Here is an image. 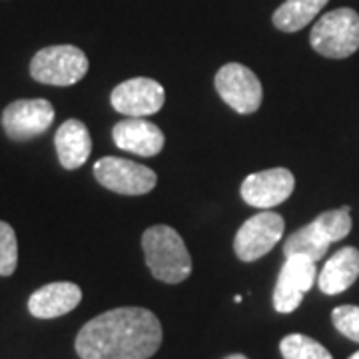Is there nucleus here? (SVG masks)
I'll return each mask as SVG.
<instances>
[{"label":"nucleus","instance_id":"obj_1","mask_svg":"<svg viewBox=\"0 0 359 359\" xmlns=\"http://www.w3.org/2000/svg\"><path fill=\"white\" fill-rule=\"evenodd\" d=\"M162 346V323L146 308H116L76 335L80 359H150Z\"/></svg>","mask_w":359,"mask_h":359},{"label":"nucleus","instance_id":"obj_2","mask_svg":"<svg viewBox=\"0 0 359 359\" xmlns=\"http://www.w3.org/2000/svg\"><path fill=\"white\" fill-rule=\"evenodd\" d=\"M146 264L156 280L182 283L192 273V257L182 236L170 226H152L142 236Z\"/></svg>","mask_w":359,"mask_h":359},{"label":"nucleus","instance_id":"obj_3","mask_svg":"<svg viewBox=\"0 0 359 359\" xmlns=\"http://www.w3.org/2000/svg\"><path fill=\"white\" fill-rule=\"evenodd\" d=\"M351 208L341 205L337 210H327L320 214L308 226L294 231L285 244H283V256H308L309 259L318 262L325 256L327 248L339 240H344L347 233L351 231Z\"/></svg>","mask_w":359,"mask_h":359},{"label":"nucleus","instance_id":"obj_4","mask_svg":"<svg viewBox=\"0 0 359 359\" xmlns=\"http://www.w3.org/2000/svg\"><path fill=\"white\" fill-rule=\"evenodd\" d=\"M311 48L325 56L341 60L359 48V14L353 8H337L323 14L311 28Z\"/></svg>","mask_w":359,"mask_h":359},{"label":"nucleus","instance_id":"obj_5","mask_svg":"<svg viewBox=\"0 0 359 359\" xmlns=\"http://www.w3.org/2000/svg\"><path fill=\"white\" fill-rule=\"evenodd\" d=\"M88 72V58L78 46L58 44L46 46L34 54L30 76L48 86H72Z\"/></svg>","mask_w":359,"mask_h":359},{"label":"nucleus","instance_id":"obj_6","mask_svg":"<svg viewBox=\"0 0 359 359\" xmlns=\"http://www.w3.org/2000/svg\"><path fill=\"white\" fill-rule=\"evenodd\" d=\"M94 176L106 190L124 196H142L152 192L158 184L154 170L116 156L100 158L94 164Z\"/></svg>","mask_w":359,"mask_h":359},{"label":"nucleus","instance_id":"obj_7","mask_svg":"<svg viewBox=\"0 0 359 359\" xmlns=\"http://www.w3.org/2000/svg\"><path fill=\"white\" fill-rule=\"evenodd\" d=\"M285 222L280 214L264 210L245 219L236 233L233 252L242 262H256L271 252V248L282 240Z\"/></svg>","mask_w":359,"mask_h":359},{"label":"nucleus","instance_id":"obj_8","mask_svg":"<svg viewBox=\"0 0 359 359\" xmlns=\"http://www.w3.org/2000/svg\"><path fill=\"white\" fill-rule=\"evenodd\" d=\"M318 280L316 262L308 256L295 254L285 257L280 269L278 282L273 287V308L278 313H292L302 306L304 295L308 294Z\"/></svg>","mask_w":359,"mask_h":359},{"label":"nucleus","instance_id":"obj_9","mask_svg":"<svg viewBox=\"0 0 359 359\" xmlns=\"http://www.w3.org/2000/svg\"><path fill=\"white\" fill-rule=\"evenodd\" d=\"M214 82L222 100L238 114H254L262 106V82L248 66L238 62L222 66Z\"/></svg>","mask_w":359,"mask_h":359},{"label":"nucleus","instance_id":"obj_10","mask_svg":"<svg viewBox=\"0 0 359 359\" xmlns=\"http://www.w3.org/2000/svg\"><path fill=\"white\" fill-rule=\"evenodd\" d=\"M54 122V106L44 98L14 100L2 112V128L14 142L36 138Z\"/></svg>","mask_w":359,"mask_h":359},{"label":"nucleus","instance_id":"obj_11","mask_svg":"<svg viewBox=\"0 0 359 359\" xmlns=\"http://www.w3.org/2000/svg\"><path fill=\"white\" fill-rule=\"evenodd\" d=\"M112 108L128 118H144L162 110L166 92L160 82L152 78H130L118 84L110 96Z\"/></svg>","mask_w":359,"mask_h":359},{"label":"nucleus","instance_id":"obj_12","mask_svg":"<svg viewBox=\"0 0 359 359\" xmlns=\"http://www.w3.org/2000/svg\"><path fill=\"white\" fill-rule=\"evenodd\" d=\"M295 188L294 174L287 168H269L264 172L250 174L242 182V200L259 210H271L285 202Z\"/></svg>","mask_w":359,"mask_h":359},{"label":"nucleus","instance_id":"obj_13","mask_svg":"<svg viewBox=\"0 0 359 359\" xmlns=\"http://www.w3.org/2000/svg\"><path fill=\"white\" fill-rule=\"evenodd\" d=\"M112 138L120 150L150 158L162 152L164 132L154 122L144 118H128L118 122L112 128Z\"/></svg>","mask_w":359,"mask_h":359},{"label":"nucleus","instance_id":"obj_14","mask_svg":"<svg viewBox=\"0 0 359 359\" xmlns=\"http://www.w3.org/2000/svg\"><path fill=\"white\" fill-rule=\"evenodd\" d=\"M82 302V290L72 282L42 285L28 299V311L39 320H54L70 313Z\"/></svg>","mask_w":359,"mask_h":359},{"label":"nucleus","instance_id":"obj_15","mask_svg":"<svg viewBox=\"0 0 359 359\" xmlns=\"http://www.w3.org/2000/svg\"><path fill=\"white\" fill-rule=\"evenodd\" d=\"M359 278V250L347 245L337 250L318 276V285L325 295H337L349 290Z\"/></svg>","mask_w":359,"mask_h":359},{"label":"nucleus","instance_id":"obj_16","mask_svg":"<svg viewBox=\"0 0 359 359\" xmlns=\"http://www.w3.org/2000/svg\"><path fill=\"white\" fill-rule=\"evenodd\" d=\"M54 146L62 168L76 170L84 166L92 152V138L86 124L76 118L66 120L54 136Z\"/></svg>","mask_w":359,"mask_h":359},{"label":"nucleus","instance_id":"obj_17","mask_svg":"<svg viewBox=\"0 0 359 359\" xmlns=\"http://www.w3.org/2000/svg\"><path fill=\"white\" fill-rule=\"evenodd\" d=\"M330 0H285L273 13L271 22L282 32H297L321 13Z\"/></svg>","mask_w":359,"mask_h":359},{"label":"nucleus","instance_id":"obj_18","mask_svg":"<svg viewBox=\"0 0 359 359\" xmlns=\"http://www.w3.org/2000/svg\"><path fill=\"white\" fill-rule=\"evenodd\" d=\"M283 359H334L320 341L304 334L285 335L280 341Z\"/></svg>","mask_w":359,"mask_h":359},{"label":"nucleus","instance_id":"obj_19","mask_svg":"<svg viewBox=\"0 0 359 359\" xmlns=\"http://www.w3.org/2000/svg\"><path fill=\"white\" fill-rule=\"evenodd\" d=\"M18 264V242L13 226L0 222V276H13Z\"/></svg>","mask_w":359,"mask_h":359},{"label":"nucleus","instance_id":"obj_20","mask_svg":"<svg viewBox=\"0 0 359 359\" xmlns=\"http://www.w3.org/2000/svg\"><path fill=\"white\" fill-rule=\"evenodd\" d=\"M335 330L347 339L359 344V308L358 306H339L332 311Z\"/></svg>","mask_w":359,"mask_h":359},{"label":"nucleus","instance_id":"obj_21","mask_svg":"<svg viewBox=\"0 0 359 359\" xmlns=\"http://www.w3.org/2000/svg\"><path fill=\"white\" fill-rule=\"evenodd\" d=\"M224 359H248L245 355H242V353H233V355H228V358Z\"/></svg>","mask_w":359,"mask_h":359},{"label":"nucleus","instance_id":"obj_22","mask_svg":"<svg viewBox=\"0 0 359 359\" xmlns=\"http://www.w3.org/2000/svg\"><path fill=\"white\" fill-rule=\"evenodd\" d=\"M349 359H359V351H355V353H353Z\"/></svg>","mask_w":359,"mask_h":359}]
</instances>
